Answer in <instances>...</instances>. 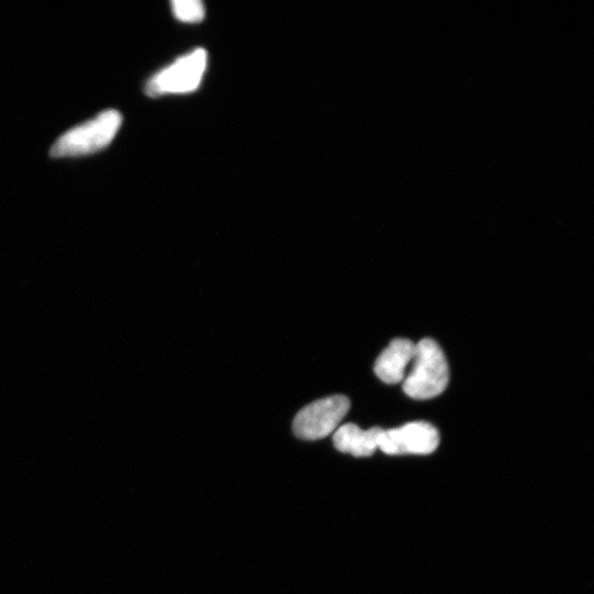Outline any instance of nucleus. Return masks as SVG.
Listing matches in <instances>:
<instances>
[{"mask_svg":"<svg viewBox=\"0 0 594 594\" xmlns=\"http://www.w3.org/2000/svg\"><path fill=\"white\" fill-rule=\"evenodd\" d=\"M413 368L404 379L403 390L415 400H429L442 394L449 382V367L442 348L431 338L416 344Z\"/></svg>","mask_w":594,"mask_h":594,"instance_id":"f257e3e1","label":"nucleus"},{"mask_svg":"<svg viewBox=\"0 0 594 594\" xmlns=\"http://www.w3.org/2000/svg\"><path fill=\"white\" fill-rule=\"evenodd\" d=\"M123 123L117 110L109 109L94 119L65 132L51 148L53 158L87 156L110 145Z\"/></svg>","mask_w":594,"mask_h":594,"instance_id":"f03ea898","label":"nucleus"},{"mask_svg":"<svg viewBox=\"0 0 594 594\" xmlns=\"http://www.w3.org/2000/svg\"><path fill=\"white\" fill-rule=\"evenodd\" d=\"M207 65V53L197 49L154 75L146 85L150 97L185 94L200 86Z\"/></svg>","mask_w":594,"mask_h":594,"instance_id":"7ed1b4c3","label":"nucleus"},{"mask_svg":"<svg viewBox=\"0 0 594 594\" xmlns=\"http://www.w3.org/2000/svg\"><path fill=\"white\" fill-rule=\"evenodd\" d=\"M350 409L345 395L329 396L304 407L293 423L294 434L305 440H318L337 431Z\"/></svg>","mask_w":594,"mask_h":594,"instance_id":"20e7f679","label":"nucleus"},{"mask_svg":"<svg viewBox=\"0 0 594 594\" xmlns=\"http://www.w3.org/2000/svg\"><path fill=\"white\" fill-rule=\"evenodd\" d=\"M440 443L437 429L426 422H414L399 428L382 429L379 449L384 454L429 455L434 453Z\"/></svg>","mask_w":594,"mask_h":594,"instance_id":"39448f33","label":"nucleus"},{"mask_svg":"<svg viewBox=\"0 0 594 594\" xmlns=\"http://www.w3.org/2000/svg\"><path fill=\"white\" fill-rule=\"evenodd\" d=\"M416 344L410 339L396 338L382 351L374 366L378 378L387 384L404 381L405 371L415 356Z\"/></svg>","mask_w":594,"mask_h":594,"instance_id":"423d86ee","label":"nucleus"},{"mask_svg":"<svg viewBox=\"0 0 594 594\" xmlns=\"http://www.w3.org/2000/svg\"><path fill=\"white\" fill-rule=\"evenodd\" d=\"M382 428L373 427L363 431L355 424L340 426L334 435V445L340 453L355 457H370L379 449Z\"/></svg>","mask_w":594,"mask_h":594,"instance_id":"0eeeda50","label":"nucleus"},{"mask_svg":"<svg viewBox=\"0 0 594 594\" xmlns=\"http://www.w3.org/2000/svg\"><path fill=\"white\" fill-rule=\"evenodd\" d=\"M172 11L176 18L186 24H197L205 17V7L200 0H174Z\"/></svg>","mask_w":594,"mask_h":594,"instance_id":"6e6552de","label":"nucleus"}]
</instances>
